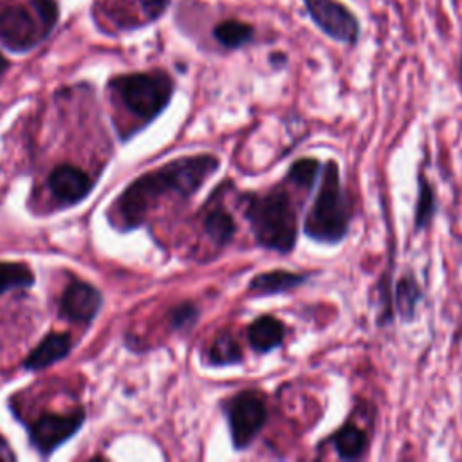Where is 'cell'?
<instances>
[{"instance_id": "2", "label": "cell", "mask_w": 462, "mask_h": 462, "mask_svg": "<svg viewBox=\"0 0 462 462\" xmlns=\"http://www.w3.org/2000/svg\"><path fill=\"white\" fill-rule=\"evenodd\" d=\"M244 217L258 245L291 253L298 238V213L287 189L273 188L267 193L242 195Z\"/></svg>"}, {"instance_id": "22", "label": "cell", "mask_w": 462, "mask_h": 462, "mask_svg": "<svg viewBox=\"0 0 462 462\" xmlns=\"http://www.w3.org/2000/svg\"><path fill=\"white\" fill-rule=\"evenodd\" d=\"M31 7L36 11L40 23L43 25V29L49 32L58 18V7L54 0H29Z\"/></svg>"}, {"instance_id": "23", "label": "cell", "mask_w": 462, "mask_h": 462, "mask_svg": "<svg viewBox=\"0 0 462 462\" xmlns=\"http://www.w3.org/2000/svg\"><path fill=\"white\" fill-rule=\"evenodd\" d=\"M199 316V310L195 305L191 303H180L177 305L171 312H170V321H171V327L173 328H186L189 325L195 323Z\"/></svg>"}, {"instance_id": "1", "label": "cell", "mask_w": 462, "mask_h": 462, "mask_svg": "<svg viewBox=\"0 0 462 462\" xmlns=\"http://www.w3.org/2000/svg\"><path fill=\"white\" fill-rule=\"evenodd\" d=\"M220 161L211 153L179 157L155 171L135 179L117 199V215L125 227H137L162 195L188 199L218 170Z\"/></svg>"}, {"instance_id": "11", "label": "cell", "mask_w": 462, "mask_h": 462, "mask_svg": "<svg viewBox=\"0 0 462 462\" xmlns=\"http://www.w3.org/2000/svg\"><path fill=\"white\" fill-rule=\"evenodd\" d=\"M309 280V274L303 273H291L283 269H274L267 273H260L249 282V291L256 296H273L289 292Z\"/></svg>"}, {"instance_id": "17", "label": "cell", "mask_w": 462, "mask_h": 462, "mask_svg": "<svg viewBox=\"0 0 462 462\" xmlns=\"http://www.w3.org/2000/svg\"><path fill=\"white\" fill-rule=\"evenodd\" d=\"M244 357L240 343L233 337L231 332H220L208 352V359L215 366H227V365H236Z\"/></svg>"}, {"instance_id": "5", "label": "cell", "mask_w": 462, "mask_h": 462, "mask_svg": "<svg viewBox=\"0 0 462 462\" xmlns=\"http://www.w3.org/2000/svg\"><path fill=\"white\" fill-rule=\"evenodd\" d=\"M222 410L227 419L233 448L236 451L245 449L267 422L265 399L254 390L235 393L222 404Z\"/></svg>"}, {"instance_id": "12", "label": "cell", "mask_w": 462, "mask_h": 462, "mask_svg": "<svg viewBox=\"0 0 462 462\" xmlns=\"http://www.w3.org/2000/svg\"><path fill=\"white\" fill-rule=\"evenodd\" d=\"M285 339V325L274 316H260L247 327V341L258 354L278 348Z\"/></svg>"}, {"instance_id": "24", "label": "cell", "mask_w": 462, "mask_h": 462, "mask_svg": "<svg viewBox=\"0 0 462 462\" xmlns=\"http://www.w3.org/2000/svg\"><path fill=\"white\" fill-rule=\"evenodd\" d=\"M139 2L143 5L144 13L148 14V18L161 16L166 11L168 4H170V0H139Z\"/></svg>"}, {"instance_id": "7", "label": "cell", "mask_w": 462, "mask_h": 462, "mask_svg": "<svg viewBox=\"0 0 462 462\" xmlns=\"http://www.w3.org/2000/svg\"><path fill=\"white\" fill-rule=\"evenodd\" d=\"M83 410H76L67 415L43 413L36 422L31 424V444L43 455L56 449L67 439H70L83 424Z\"/></svg>"}, {"instance_id": "19", "label": "cell", "mask_w": 462, "mask_h": 462, "mask_svg": "<svg viewBox=\"0 0 462 462\" xmlns=\"http://www.w3.org/2000/svg\"><path fill=\"white\" fill-rule=\"evenodd\" d=\"M419 195H417V204H415V215H413V227L415 231L428 227L433 215L437 213V202H435V193L433 188L424 173L419 175Z\"/></svg>"}, {"instance_id": "6", "label": "cell", "mask_w": 462, "mask_h": 462, "mask_svg": "<svg viewBox=\"0 0 462 462\" xmlns=\"http://www.w3.org/2000/svg\"><path fill=\"white\" fill-rule=\"evenodd\" d=\"M314 23L332 40L354 45L359 36L357 18L336 0H303Z\"/></svg>"}, {"instance_id": "8", "label": "cell", "mask_w": 462, "mask_h": 462, "mask_svg": "<svg viewBox=\"0 0 462 462\" xmlns=\"http://www.w3.org/2000/svg\"><path fill=\"white\" fill-rule=\"evenodd\" d=\"M40 36L32 16L22 4L0 2V40L7 47L25 51L32 47Z\"/></svg>"}, {"instance_id": "20", "label": "cell", "mask_w": 462, "mask_h": 462, "mask_svg": "<svg viewBox=\"0 0 462 462\" xmlns=\"http://www.w3.org/2000/svg\"><path fill=\"white\" fill-rule=\"evenodd\" d=\"M34 276L25 263L0 262V294L9 289L32 285Z\"/></svg>"}, {"instance_id": "15", "label": "cell", "mask_w": 462, "mask_h": 462, "mask_svg": "<svg viewBox=\"0 0 462 462\" xmlns=\"http://www.w3.org/2000/svg\"><path fill=\"white\" fill-rule=\"evenodd\" d=\"M392 300H393V310L401 316L402 321L413 319L417 305L422 300V291L415 276L411 274L401 276L393 287Z\"/></svg>"}, {"instance_id": "13", "label": "cell", "mask_w": 462, "mask_h": 462, "mask_svg": "<svg viewBox=\"0 0 462 462\" xmlns=\"http://www.w3.org/2000/svg\"><path fill=\"white\" fill-rule=\"evenodd\" d=\"M72 341L69 334H49L43 341L38 343V346L25 357L23 366L29 370H40L45 368L60 359H63L70 352Z\"/></svg>"}, {"instance_id": "16", "label": "cell", "mask_w": 462, "mask_h": 462, "mask_svg": "<svg viewBox=\"0 0 462 462\" xmlns=\"http://www.w3.org/2000/svg\"><path fill=\"white\" fill-rule=\"evenodd\" d=\"M202 226H204L206 235L217 245L229 244L236 233V224H235L233 217L220 206H217L206 213Z\"/></svg>"}, {"instance_id": "4", "label": "cell", "mask_w": 462, "mask_h": 462, "mask_svg": "<svg viewBox=\"0 0 462 462\" xmlns=\"http://www.w3.org/2000/svg\"><path fill=\"white\" fill-rule=\"evenodd\" d=\"M112 87L119 92L130 112L143 119H153L170 103L173 83L162 72H139L116 78Z\"/></svg>"}, {"instance_id": "14", "label": "cell", "mask_w": 462, "mask_h": 462, "mask_svg": "<svg viewBox=\"0 0 462 462\" xmlns=\"http://www.w3.org/2000/svg\"><path fill=\"white\" fill-rule=\"evenodd\" d=\"M328 442L334 446L336 453L343 460L359 458L368 446V435L356 422H345L339 430H336Z\"/></svg>"}, {"instance_id": "3", "label": "cell", "mask_w": 462, "mask_h": 462, "mask_svg": "<svg viewBox=\"0 0 462 462\" xmlns=\"http://www.w3.org/2000/svg\"><path fill=\"white\" fill-rule=\"evenodd\" d=\"M352 222V202L341 184L334 161L321 166V180L312 206L303 220V231L319 244L341 242Z\"/></svg>"}, {"instance_id": "26", "label": "cell", "mask_w": 462, "mask_h": 462, "mask_svg": "<svg viewBox=\"0 0 462 462\" xmlns=\"http://www.w3.org/2000/svg\"><path fill=\"white\" fill-rule=\"evenodd\" d=\"M9 67V63H7V60L2 56V52H0V74L2 72H5V69Z\"/></svg>"}, {"instance_id": "25", "label": "cell", "mask_w": 462, "mask_h": 462, "mask_svg": "<svg viewBox=\"0 0 462 462\" xmlns=\"http://www.w3.org/2000/svg\"><path fill=\"white\" fill-rule=\"evenodd\" d=\"M0 458H14V455L7 449V444L4 442V439H0Z\"/></svg>"}, {"instance_id": "9", "label": "cell", "mask_w": 462, "mask_h": 462, "mask_svg": "<svg viewBox=\"0 0 462 462\" xmlns=\"http://www.w3.org/2000/svg\"><path fill=\"white\" fill-rule=\"evenodd\" d=\"M61 314L72 321L88 323L101 307V294L87 282H72L61 294Z\"/></svg>"}, {"instance_id": "18", "label": "cell", "mask_w": 462, "mask_h": 462, "mask_svg": "<svg viewBox=\"0 0 462 462\" xmlns=\"http://www.w3.org/2000/svg\"><path fill=\"white\" fill-rule=\"evenodd\" d=\"M253 34H254L253 27L240 20H226V22H220L213 29L215 40L220 45H224L226 49L244 47L245 43H249L253 40Z\"/></svg>"}, {"instance_id": "27", "label": "cell", "mask_w": 462, "mask_h": 462, "mask_svg": "<svg viewBox=\"0 0 462 462\" xmlns=\"http://www.w3.org/2000/svg\"><path fill=\"white\" fill-rule=\"evenodd\" d=\"M458 78H460V83H462V58H460V65H458Z\"/></svg>"}, {"instance_id": "21", "label": "cell", "mask_w": 462, "mask_h": 462, "mask_svg": "<svg viewBox=\"0 0 462 462\" xmlns=\"http://www.w3.org/2000/svg\"><path fill=\"white\" fill-rule=\"evenodd\" d=\"M319 170H321L319 161H316L314 157H301L289 166L287 180H291L292 184H296L300 188L312 189V186L319 175Z\"/></svg>"}, {"instance_id": "10", "label": "cell", "mask_w": 462, "mask_h": 462, "mask_svg": "<svg viewBox=\"0 0 462 462\" xmlns=\"http://www.w3.org/2000/svg\"><path fill=\"white\" fill-rule=\"evenodd\" d=\"M49 188L60 200L78 202L90 191L92 180L83 170L70 164H61L52 170Z\"/></svg>"}]
</instances>
